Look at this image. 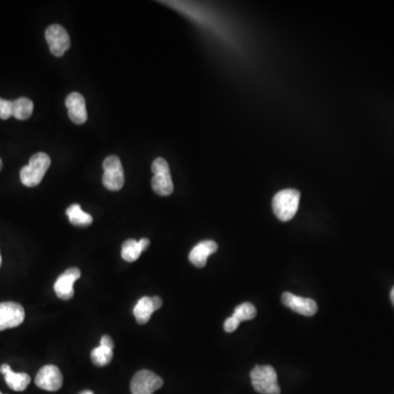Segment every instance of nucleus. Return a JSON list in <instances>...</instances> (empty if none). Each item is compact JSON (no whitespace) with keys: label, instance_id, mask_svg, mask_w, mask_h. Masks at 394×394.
<instances>
[{"label":"nucleus","instance_id":"nucleus-1","mask_svg":"<svg viewBox=\"0 0 394 394\" xmlns=\"http://www.w3.org/2000/svg\"><path fill=\"white\" fill-rule=\"evenodd\" d=\"M50 158L45 153H34L29 161L28 166L20 171V180L27 188H34L42 182L46 171L50 168Z\"/></svg>","mask_w":394,"mask_h":394},{"label":"nucleus","instance_id":"nucleus-2","mask_svg":"<svg viewBox=\"0 0 394 394\" xmlns=\"http://www.w3.org/2000/svg\"><path fill=\"white\" fill-rule=\"evenodd\" d=\"M300 193L294 188H287L274 196L272 207L277 218L286 223L294 218L298 211Z\"/></svg>","mask_w":394,"mask_h":394},{"label":"nucleus","instance_id":"nucleus-3","mask_svg":"<svg viewBox=\"0 0 394 394\" xmlns=\"http://www.w3.org/2000/svg\"><path fill=\"white\" fill-rule=\"evenodd\" d=\"M252 386L261 394H281L277 374L272 366H255L252 370Z\"/></svg>","mask_w":394,"mask_h":394},{"label":"nucleus","instance_id":"nucleus-4","mask_svg":"<svg viewBox=\"0 0 394 394\" xmlns=\"http://www.w3.org/2000/svg\"><path fill=\"white\" fill-rule=\"evenodd\" d=\"M153 178L151 186L155 193L160 196H169L174 192V182L168 162L164 158H157L151 166Z\"/></svg>","mask_w":394,"mask_h":394},{"label":"nucleus","instance_id":"nucleus-5","mask_svg":"<svg viewBox=\"0 0 394 394\" xmlns=\"http://www.w3.org/2000/svg\"><path fill=\"white\" fill-rule=\"evenodd\" d=\"M104 185L110 191H118L123 188L124 178L123 166L118 156H108L104 161Z\"/></svg>","mask_w":394,"mask_h":394},{"label":"nucleus","instance_id":"nucleus-6","mask_svg":"<svg viewBox=\"0 0 394 394\" xmlns=\"http://www.w3.org/2000/svg\"><path fill=\"white\" fill-rule=\"evenodd\" d=\"M45 38L50 46V53L56 57H62L66 50L71 48V38L62 25H50L45 31Z\"/></svg>","mask_w":394,"mask_h":394},{"label":"nucleus","instance_id":"nucleus-7","mask_svg":"<svg viewBox=\"0 0 394 394\" xmlns=\"http://www.w3.org/2000/svg\"><path fill=\"white\" fill-rule=\"evenodd\" d=\"M164 386V380L150 370L136 372L131 382L132 394H153Z\"/></svg>","mask_w":394,"mask_h":394},{"label":"nucleus","instance_id":"nucleus-8","mask_svg":"<svg viewBox=\"0 0 394 394\" xmlns=\"http://www.w3.org/2000/svg\"><path fill=\"white\" fill-rule=\"evenodd\" d=\"M25 312L18 302H1L0 304V331L17 328L24 321Z\"/></svg>","mask_w":394,"mask_h":394},{"label":"nucleus","instance_id":"nucleus-9","mask_svg":"<svg viewBox=\"0 0 394 394\" xmlns=\"http://www.w3.org/2000/svg\"><path fill=\"white\" fill-rule=\"evenodd\" d=\"M36 384L46 391H57L63 386V374L54 365H46L36 374Z\"/></svg>","mask_w":394,"mask_h":394},{"label":"nucleus","instance_id":"nucleus-10","mask_svg":"<svg viewBox=\"0 0 394 394\" xmlns=\"http://www.w3.org/2000/svg\"><path fill=\"white\" fill-rule=\"evenodd\" d=\"M281 302L287 308L296 312V314H302V316H312L318 311V304L314 300L310 298H304V297L296 296L291 293H284L281 296Z\"/></svg>","mask_w":394,"mask_h":394},{"label":"nucleus","instance_id":"nucleus-11","mask_svg":"<svg viewBox=\"0 0 394 394\" xmlns=\"http://www.w3.org/2000/svg\"><path fill=\"white\" fill-rule=\"evenodd\" d=\"M81 273L77 267H71L67 271L64 272L61 276L58 277L54 285V290L58 298L63 300H69L73 298L75 290H73V284L76 281H78Z\"/></svg>","mask_w":394,"mask_h":394},{"label":"nucleus","instance_id":"nucleus-12","mask_svg":"<svg viewBox=\"0 0 394 394\" xmlns=\"http://www.w3.org/2000/svg\"><path fill=\"white\" fill-rule=\"evenodd\" d=\"M66 108L68 110V115L75 124L85 123L88 118L87 108H85V98L80 93L73 92L66 98Z\"/></svg>","mask_w":394,"mask_h":394},{"label":"nucleus","instance_id":"nucleus-13","mask_svg":"<svg viewBox=\"0 0 394 394\" xmlns=\"http://www.w3.org/2000/svg\"><path fill=\"white\" fill-rule=\"evenodd\" d=\"M217 249H218V246L215 241L206 240V241L199 242L192 249L191 253L188 255V259L196 267L202 269L206 265L209 256L215 253Z\"/></svg>","mask_w":394,"mask_h":394},{"label":"nucleus","instance_id":"nucleus-14","mask_svg":"<svg viewBox=\"0 0 394 394\" xmlns=\"http://www.w3.org/2000/svg\"><path fill=\"white\" fill-rule=\"evenodd\" d=\"M0 372L5 376L6 384L13 391H24L31 382V377L25 372H15L9 365L3 364L0 367Z\"/></svg>","mask_w":394,"mask_h":394},{"label":"nucleus","instance_id":"nucleus-15","mask_svg":"<svg viewBox=\"0 0 394 394\" xmlns=\"http://www.w3.org/2000/svg\"><path fill=\"white\" fill-rule=\"evenodd\" d=\"M155 311L156 310L153 308L150 297H143L139 299L134 308V316H135L136 321L139 324H145L150 320L151 316Z\"/></svg>","mask_w":394,"mask_h":394},{"label":"nucleus","instance_id":"nucleus-16","mask_svg":"<svg viewBox=\"0 0 394 394\" xmlns=\"http://www.w3.org/2000/svg\"><path fill=\"white\" fill-rule=\"evenodd\" d=\"M66 213L73 226L87 227L92 224L93 219L91 215L85 213L78 204H73L71 206L68 207Z\"/></svg>","mask_w":394,"mask_h":394},{"label":"nucleus","instance_id":"nucleus-17","mask_svg":"<svg viewBox=\"0 0 394 394\" xmlns=\"http://www.w3.org/2000/svg\"><path fill=\"white\" fill-rule=\"evenodd\" d=\"M33 108H34V106L30 99L19 98L13 101V116L20 121H25L30 118L33 113Z\"/></svg>","mask_w":394,"mask_h":394},{"label":"nucleus","instance_id":"nucleus-18","mask_svg":"<svg viewBox=\"0 0 394 394\" xmlns=\"http://www.w3.org/2000/svg\"><path fill=\"white\" fill-rule=\"evenodd\" d=\"M143 251L139 241L129 239V240H126L122 246V258L127 262H135L136 260H139Z\"/></svg>","mask_w":394,"mask_h":394},{"label":"nucleus","instance_id":"nucleus-19","mask_svg":"<svg viewBox=\"0 0 394 394\" xmlns=\"http://www.w3.org/2000/svg\"><path fill=\"white\" fill-rule=\"evenodd\" d=\"M113 358V349L106 346H99L91 352V360L97 366L104 367L110 364Z\"/></svg>","mask_w":394,"mask_h":394},{"label":"nucleus","instance_id":"nucleus-20","mask_svg":"<svg viewBox=\"0 0 394 394\" xmlns=\"http://www.w3.org/2000/svg\"><path fill=\"white\" fill-rule=\"evenodd\" d=\"M256 309L253 304L250 302H244L240 306L237 307L234 309L232 318L236 320L238 323H241L242 321H248L255 318Z\"/></svg>","mask_w":394,"mask_h":394},{"label":"nucleus","instance_id":"nucleus-21","mask_svg":"<svg viewBox=\"0 0 394 394\" xmlns=\"http://www.w3.org/2000/svg\"><path fill=\"white\" fill-rule=\"evenodd\" d=\"M13 116V101L0 98V120H8Z\"/></svg>","mask_w":394,"mask_h":394},{"label":"nucleus","instance_id":"nucleus-22","mask_svg":"<svg viewBox=\"0 0 394 394\" xmlns=\"http://www.w3.org/2000/svg\"><path fill=\"white\" fill-rule=\"evenodd\" d=\"M239 324L240 323H238V322H237L232 316H230V318H228V319L225 321V331L228 332V333H232V332H234L237 329H238Z\"/></svg>","mask_w":394,"mask_h":394},{"label":"nucleus","instance_id":"nucleus-23","mask_svg":"<svg viewBox=\"0 0 394 394\" xmlns=\"http://www.w3.org/2000/svg\"><path fill=\"white\" fill-rule=\"evenodd\" d=\"M100 345L101 346H106L108 347V349H113L114 342L108 335H104V337H102V339H101Z\"/></svg>","mask_w":394,"mask_h":394},{"label":"nucleus","instance_id":"nucleus-24","mask_svg":"<svg viewBox=\"0 0 394 394\" xmlns=\"http://www.w3.org/2000/svg\"><path fill=\"white\" fill-rule=\"evenodd\" d=\"M151 300H153V308L155 310L160 309L161 306H162V299L160 297L155 296L151 297Z\"/></svg>","mask_w":394,"mask_h":394},{"label":"nucleus","instance_id":"nucleus-25","mask_svg":"<svg viewBox=\"0 0 394 394\" xmlns=\"http://www.w3.org/2000/svg\"><path fill=\"white\" fill-rule=\"evenodd\" d=\"M139 244H141V248H143V251H145V250L148 248L149 244H150V241H149V239L143 238L139 240Z\"/></svg>","mask_w":394,"mask_h":394},{"label":"nucleus","instance_id":"nucleus-26","mask_svg":"<svg viewBox=\"0 0 394 394\" xmlns=\"http://www.w3.org/2000/svg\"><path fill=\"white\" fill-rule=\"evenodd\" d=\"M390 297H391V302H392V304H393V306H394V286H393V288H392L391 294H390Z\"/></svg>","mask_w":394,"mask_h":394},{"label":"nucleus","instance_id":"nucleus-27","mask_svg":"<svg viewBox=\"0 0 394 394\" xmlns=\"http://www.w3.org/2000/svg\"><path fill=\"white\" fill-rule=\"evenodd\" d=\"M79 394H93V392L90 391V390H85V391H83Z\"/></svg>","mask_w":394,"mask_h":394},{"label":"nucleus","instance_id":"nucleus-28","mask_svg":"<svg viewBox=\"0 0 394 394\" xmlns=\"http://www.w3.org/2000/svg\"><path fill=\"white\" fill-rule=\"evenodd\" d=\"M1 169H3V160L0 158V171H1Z\"/></svg>","mask_w":394,"mask_h":394},{"label":"nucleus","instance_id":"nucleus-29","mask_svg":"<svg viewBox=\"0 0 394 394\" xmlns=\"http://www.w3.org/2000/svg\"><path fill=\"white\" fill-rule=\"evenodd\" d=\"M0 267H1V254H0Z\"/></svg>","mask_w":394,"mask_h":394},{"label":"nucleus","instance_id":"nucleus-30","mask_svg":"<svg viewBox=\"0 0 394 394\" xmlns=\"http://www.w3.org/2000/svg\"><path fill=\"white\" fill-rule=\"evenodd\" d=\"M0 394H3V393H1V392H0Z\"/></svg>","mask_w":394,"mask_h":394}]
</instances>
